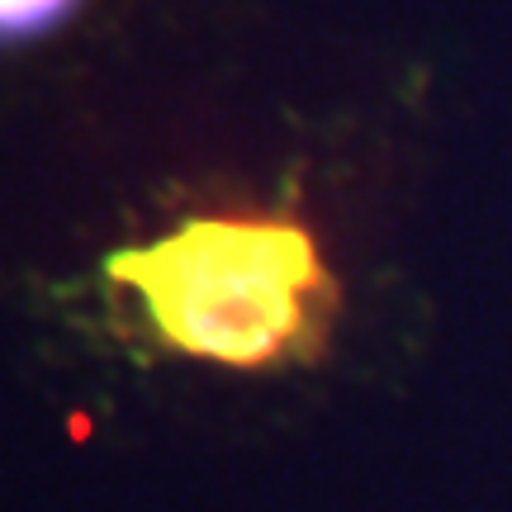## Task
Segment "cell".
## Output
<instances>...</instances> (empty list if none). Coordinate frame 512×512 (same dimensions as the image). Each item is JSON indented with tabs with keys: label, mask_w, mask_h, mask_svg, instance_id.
I'll return each instance as SVG.
<instances>
[{
	"label": "cell",
	"mask_w": 512,
	"mask_h": 512,
	"mask_svg": "<svg viewBox=\"0 0 512 512\" xmlns=\"http://www.w3.org/2000/svg\"><path fill=\"white\" fill-rule=\"evenodd\" d=\"M166 351L233 370L313 361L342 309L318 242L294 219H185L176 233L110 256Z\"/></svg>",
	"instance_id": "1"
},
{
	"label": "cell",
	"mask_w": 512,
	"mask_h": 512,
	"mask_svg": "<svg viewBox=\"0 0 512 512\" xmlns=\"http://www.w3.org/2000/svg\"><path fill=\"white\" fill-rule=\"evenodd\" d=\"M81 0H0V43L48 34L57 19H67Z\"/></svg>",
	"instance_id": "2"
}]
</instances>
